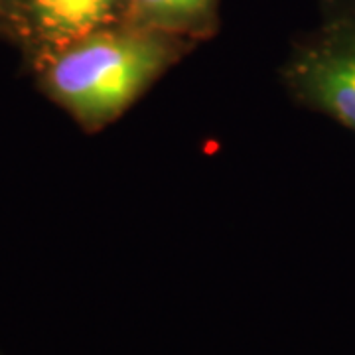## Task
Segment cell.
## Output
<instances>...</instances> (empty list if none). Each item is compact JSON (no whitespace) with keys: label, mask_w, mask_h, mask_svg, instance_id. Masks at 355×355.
<instances>
[{"label":"cell","mask_w":355,"mask_h":355,"mask_svg":"<svg viewBox=\"0 0 355 355\" xmlns=\"http://www.w3.org/2000/svg\"><path fill=\"white\" fill-rule=\"evenodd\" d=\"M288 79L300 101L355 132V16L330 20L296 53Z\"/></svg>","instance_id":"obj_2"},{"label":"cell","mask_w":355,"mask_h":355,"mask_svg":"<svg viewBox=\"0 0 355 355\" xmlns=\"http://www.w3.org/2000/svg\"><path fill=\"white\" fill-rule=\"evenodd\" d=\"M166 64V48L139 34H95L79 40L50 67L48 85L89 125L107 123L137 99Z\"/></svg>","instance_id":"obj_1"},{"label":"cell","mask_w":355,"mask_h":355,"mask_svg":"<svg viewBox=\"0 0 355 355\" xmlns=\"http://www.w3.org/2000/svg\"><path fill=\"white\" fill-rule=\"evenodd\" d=\"M116 0H34L42 28L60 40L89 36L103 24Z\"/></svg>","instance_id":"obj_3"},{"label":"cell","mask_w":355,"mask_h":355,"mask_svg":"<svg viewBox=\"0 0 355 355\" xmlns=\"http://www.w3.org/2000/svg\"><path fill=\"white\" fill-rule=\"evenodd\" d=\"M140 10L162 16V18H184L203 10L207 0H135Z\"/></svg>","instance_id":"obj_4"}]
</instances>
